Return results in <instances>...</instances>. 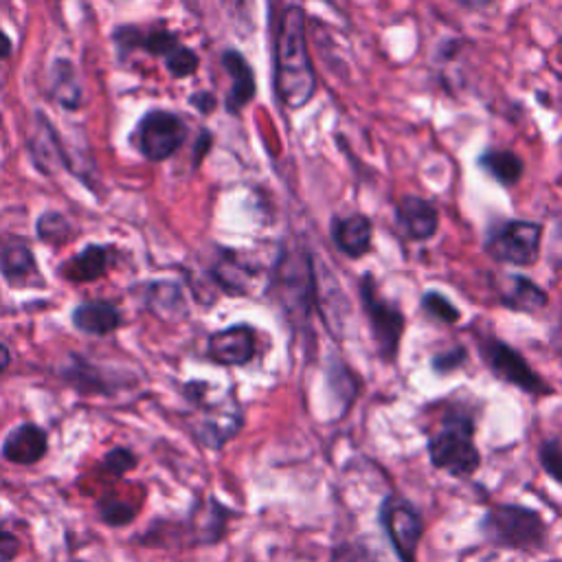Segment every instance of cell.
<instances>
[{"instance_id":"cell-1","label":"cell","mask_w":562,"mask_h":562,"mask_svg":"<svg viewBox=\"0 0 562 562\" xmlns=\"http://www.w3.org/2000/svg\"><path fill=\"white\" fill-rule=\"evenodd\" d=\"M274 92L285 110L305 108L316 94V70L307 48V15L301 4L283 9L274 35Z\"/></svg>"},{"instance_id":"cell-2","label":"cell","mask_w":562,"mask_h":562,"mask_svg":"<svg viewBox=\"0 0 562 562\" xmlns=\"http://www.w3.org/2000/svg\"><path fill=\"white\" fill-rule=\"evenodd\" d=\"M316 272L312 255L303 244H281L272 274H270V294L279 305L285 323L292 327V334H303L314 340L312 316L316 310Z\"/></svg>"},{"instance_id":"cell-3","label":"cell","mask_w":562,"mask_h":562,"mask_svg":"<svg viewBox=\"0 0 562 562\" xmlns=\"http://www.w3.org/2000/svg\"><path fill=\"white\" fill-rule=\"evenodd\" d=\"M474 430L476 426L470 411L459 406H448L441 411L426 441L430 463L457 479L472 476L481 465Z\"/></svg>"},{"instance_id":"cell-4","label":"cell","mask_w":562,"mask_h":562,"mask_svg":"<svg viewBox=\"0 0 562 562\" xmlns=\"http://www.w3.org/2000/svg\"><path fill=\"white\" fill-rule=\"evenodd\" d=\"M184 400L198 413V419L191 424V432L202 446L220 450L239 432L244 424V413L231 391L211 397V384L193 380L184 384Z\"/></svg>"},{"instance_id":"cell-5","label":"cell","mask_w":562,"mask_h":562,"mask_svg":"<svg viewBox=\"0 0 562 562\" xmlns=\"http://www.w3.org/2000/svg\"><path fill=\"white\" fill-rule=\"evenodd\" d=\"M481 531L487 542L503 549L533 551L547 542V525L542 516L525 505L501 503L485 512Z\"/></svg>"},{"instance_id":"cell-6","label":"cell","mask_w":562,"mask_h":562,"mask_svg":"<svg viewBox=\"0 0 562 562\" xmlns=\"http://www.w3.org/2000/svg\"><path fill=\"white\" fill-rule=\"evenodd\" d=\"M358 292H360V303L364 307L380 358L384 362H395L400 353L404 327H406V318L402 310L382 296L378 281L371 272L362 274L358 283Z\"/></svg>"},{"instance_id":"cell-7","label":"cell","mask_w":562,"mask_h":562,"mask_svg":"<svg viewBox=\"0 0 562 562\" xmlns=\"http://www.w3.org/2000/svg\"><path fill=\"white\" fill-rule=\"evenodd\" d=\"M540 241L542 224L531 220H505L487 231L483 248L501 263L527 268L538 261Z\"/></svg>"},{"instance_id":"cell-8","label":"cell","mask_w":562,"mask_h":562,"mask_svg":"<svg viewBox=\"0 0 562 562\" xmlns=\"http://www.w3.org/2000/svg\"><path fill=\"white\" fill-rule=\"evenodd\" d=\"M479 353L485 362V367L505 384H512L529 395H549L551 386L542 380V375L531 369V364L525 360L520 351L509 347L505 340H498L494 336H481Z\"/></svg>"},{"instance_id":"cell-9","label":"cell","mask_w":562,"mask_h":562,"mask_svg":"<svg viewBox=\"0 0 562 562\" xmlns=\"http://www.w3.org/2000/svg\"><path fill=\"white\" fill-rule=\"evenodd\" d=\"M380 525L400 562H417L424 536L422 514L404 496L389 494L380 505Z\"/></svg>"},{"instance_id":"cell-10","label":"cell","mask_w":562,"mask_h":562,"mask_svg":"<svg viewBox=\"0 0 562 562\" xmlns=\"http://www.w3.org/2000/svg\"><path fill=\"white\" fill-rule=\"evenodd\" d=\"M184 136L187 125L178 114L167 110H149L138 121L136 147L147 160L160 162L180 149Z\"/></svg>"},{"instance_id":"cell-11","label":"cell","mask_w":562,"mask_h":562,"mask_svg":"<svg viewBox=\"0 0 562 562\" xmlns=\"http://www.w3.org/2000/svg\"><path fill=\"white\" fill-rule=\"evenodd\" d=\"M257 334L248 323H235L213 331L206 342V353L222 367H244L255 358Z\"/></svg>"},{"instance_id":"cell-12","label":"cell","mask_w":562,"mask_h":562,"mask_svg":"<svg viewBox=\"0 0 562 562\" xmlns=\"http://www.w3.org/2000/svg\"><path fill=\"white\" fill-rule=\"evenodd\" d=\"M231 516H233V512L226 505H222L215 496L198 501L191 507L187 520L182 522L189 544L206 547V544L220 542L226 533Z\"/></svg>"},{"instance_id":"cell-13","label":"cell","mask_w":562,"mask_h":562,"mask_svg":"<svg viewBox=\"0 0 562 562\" xmlns=\"http://www.w3.org/2000/svg\"><path fill=\"white\" fill-rule=\"evenodd\" d=\"M395 226L413 241H428L439 228V209L432 200L406 193L395 202Z\"/></svg>"},{"instance_id":"cell-14","label":"cell","mask_w":562,"mask_h":562,"mask_svg":"<svg viewBox=\"0 0 562 562\" xmlns=\"http://www.w3.org/2000/svg\"><path fill=\"white\" fill-rule=\"evenodd\" d=\"M0 272L13 288H33L35 283H44L33 250L20 237H7L0 241Z\"/></svg>"},{"instance_id":"cell-15","label":"cell","mask_w":562,"mask_h":562,"mask_svg":"<svg viewBox=\"0 0 562 562\" xmlns=\"http://www.w3.org/2000/svg\"><path fill=\"white\" fill-rule=\"evenodd\" d=\"M2 457L15 465L40 463L48 452V432L33 422L13 426L0 446Z\"/></svg>"},{"instance_id":"cell-16","label":"cell","mask_w":562,"mask_h":562,"mask_svg":"<svg viewBox=\"0 0 562 562\" xmlns=\"http://www.w3.org/2000/svg\"><path fill=\"white\" fill-rule=\"evenodd\" d=\"M143 303L145 310L162 323H180L189 316L184 290L173 279H156L145 283Z\"/></svg>"},{"instance_id":"cell-17","label":"cell","mask_w":562,"mask_h":562,"mask_svg":"<svg viewBox=\"0 0 562 562\" xmlns=\"http://www.w3.org/2000/svg\"><path fill=\"white\" fill-rule=\"evenodd\" d=\"M222 68L226 70L228 79H231V90L226 94V110L231 114H239L257 94V79H255V70L248 64V59L235 50V48H226L220 57Z\"/></svg>"},{"instance_id":"cell-18","label":"cell","mask_w":562,"mask_h":562,"mask_svg":"<svg viewBox=\"0 0 562 562\" xmlns=\"http://www.w3.org/2000/svg\"><path fill=\"white\" fill-rule=\"evenodd\" d=\"M329 235L334 246L347 255L349 259H360L371 250L373 241V224L362 213L338 215L329 224Z\"/></svg>"},{"instance_id":"cell-19","label":"cell","mask_w":562,"mask_h":562,"mask_svg":"<svg viewBox=\"0 0 562 562\" xmlns=\"http://www.w3.org/2000/svg\"><path fill=\"white\" fill-rule=\"evenodd\" d=\"M114 261L112 248L103 244H88L77 255L59 266V277L68 283H90L101 279Z\"/></svg>"},{"instance_id":"cell-20","label":"cell","mask_w":562,"mask_h":562,"mask_svg":"<svg viewBox=\"0 0 562 562\" xmlns=\"http://www.w3.org/2000/svg\"><path fill=\"white\" fill-rule=\"evenodd\" d=\"M70 321L81 334L108 336L123 325V314L110 301H83L70 312Z\"/></svg>"},{"instance_id":"cell-21","label":"cell","mask_w":562,"mask_h":562,"mask_svg":"<svg viewBox=\"0 0 562 562\" xmlns=\"http://www.w3.org/2000/svg\"><path fill=\"white\" fill-rule=\"evenodd\" d=\"M61 378L83 395H92V393L108 395L116 391V382H112L114 378H108V373L101 367L75 353L68 358L66 367L61 369Z\"/></svg>"},{"instance_id":"cell-22","label":"cell","mask_w":562,"mask_h":562,"mask_svg":"<svg viewBox=\"0 0 562 562\" xmlns=\"http://www.w3.org/2000/svg\"><path fill=\"white\" fill-rule=\"evenodd\" d=\"M213 283L226 292V294H248L252 288V279H255V270L241 261L235 252L231 250H222V255L215 259V263L209 270Z\"/></svg>"},{"instance_id":"cell-23","label":"cell","mask_w":562,"mask_h":562,"mask_svg":"<svg viewBox=\"0 0 562 562\" xmlns=\"http://www.w3.org/2000/svg\"><path fill=\"white\" fill-rule=\"evenodd\" d=\"M476 165L501 187H514L520 182L525 173V162L522 158L512 151V149H501V147H490L479 154Z\"/></svg>"},{"instance_id":"cell-24","label":"cell","mask_w":562,"mask_h":562,"mask_svg":"<svg viewBox=\"0 0 562 562\" xmlns=\"http://www.w3.org/2000/svg\"><path fill=\"white\" fill-rule=\"evenodd\" d=\"M547 301H549L547 292L536 281H531L529 277H522V274L512 277L509 285H505L501 292V303L507 310H516V312L542 310L547 305Z\"/></svg>"},{"instance_id":"cell-25","label":"cell","mask_w":562,"mask_h":562,"mask_svg":"<svg viewBox=\"0 0 562 562\" xmlns=\"http://www.w3.org/2000/svg\"><path fill=\"white\" fill-rule=\"evenodd\" d=\"M50 94L53 99L66 108L72 110L81 101V83L77 79V72L68 59H55L50 68Z\"/></svg>"},{"instance_id":"cell-26","label":"cell","mask_w":562,"mask_h":562,"mask_svg":"<svg viewBox=\"0 0 562 562\" xmlns=\"http://www.w3.org/2000/svg\"><path fill=\"white\" fill-rule=\"evenodd\" d=\"M35 233L40 237V241L48 244V246H64L66 241H70L72 237V226L68 222L66 215H61L59 211H44L37 222H35Z\"/></svg>"},{"instance_id":"cell-27","label":"cell","mask_w":562,"mask_h":562,"mask_svg":"<svg viewBox=\"0 0 562 562\" xmlns=\"http://www.w3.org/2000/svg\"><path fill=\"white\" fill-rule=\"evenodd\" d=\"M138 514V507L130 501H121L114 496H103L97 501V516L108 527H125L134 522Z\"/></svg>"},{"instance_id":"cell-28","label":"cell","mask_w":562,"mask_h":562,"mask_svg":"<svg viewBox=\"0 0 562 562\" xmlns=\"http://www.w3.org/2000/svg\"><path fill=\"white\" fill-rule=\"evenodd\" d=\"M162 59H165V68H167L169 75L176 77V79L191 77V75L198 70V66H200L198 53H195L193 48L180 44V42H178Z\"/></svg>"},{"instance_id":"cell-29","label":"cell","mask_w":562,"mask_h":562,"mask_svg":"<svg viewBox=\"0 0 562 562\" xmlns=\"http://www.w3.org/2000/svg\"><path fill=\"white\" fill-rule=\"evenodd\" d=\"M422 307H424V312H426L428 316H432L435 321H439V323H443V325H452V323H457V321L461 318V314H459V310L454 307V303L448 301V296H443V294L437 292V290H430V292L424 294Z\"/></svg>"},{"instance_id":"cell-30","label":"cell","mask_w":562,"mask_h":562,"mask_svg":"<svg viewBox=\"0 0 562 562\" xmlns=\"http://www.w3.org/2000/svg\"><path fill=\"white\" fill-rule=\"evenodd\" d=\"M136 465H138V457L125 446H114L103 457V470L112 476H123L132 472Z\"/></svg>"},{"instance_id":"cell-31","label":"cell","mask_w":562,"mask_h":562,"mask_svg":"<svg viewBox=\"0 0 562 562\" xmlns=\"http://www.w3.org/2000/svg\"><path fill=\"white\" fill-rule=\"evenodd\" d=\"M538 461L542 465V470L562 485V441L558 439H549L540 446L538 450Z\"/></svg>"},{"instance_id":"cell-32","label":"cell","mask_w":562,"mask_h":562,"mask_svg":"<svg viewBox=\"0 0 562 562\" xmlns=\"http://www.w3.org/2000/svg\"><path fill=\"white\" fill-rule=\"evenodd\" d=\"M329 562H380L375 553L362 542H342L334 549Z\"/></svg>"},{"instance_id":"cell-33","label":"cell","mask_w":562,"mask_h":562,"mask_svg":"<svg viewBox=\"0 0 562 562\" xmlns=\"http://www.w3.org/2000/svg\"><path fill=\"white\" fill-rule=\"evenodd\" d=\"M465 349L463 347H450V349H446V351H439V353H435L432 356V360H430V364H432V371L435 373H439V375H443V373H450V371H454V369H459L463 362H465Z\"/></svg>"},{"instance_id":"cell-34","label":"cell","mask_w":562,"mask_h":562,"mask_svg":"<svg viewBox=\"0 0 562 562\" xmlns=\"http://www.w3.org/2000/svg\"><path fill=\"white\" fill-rule=\"evenodd\" d=\"M18 553H20V538L13 531L0 527V562H13Z\"/></svg>"},{"instance_id":"cell-35","label":"cell","mask_w":562,"mask_h":562,"mask_svg":"<svg viewBox=\"0 0 562 562\" xmlns=\"http://www.w3.org/2000/svg\"><path fill=\"white\" fill-rule=\"evenodd\" d=\"M189 101H191V105L200 114H211L215 110V105H217V99H215V94L211 90H198V92H193L189 97Z\"/></svg>"},{"instance_id":"cell-36","label":"cell","mask_w":562,"mask_h":562,"mask_svg":"<svg viewBox=\"0 0 562 562\" xmlns=\"http://www.w3.org/2000/svg\"><path fill=\"white\" fill-rule=\"evenodd\" d=\"M222 2H224V7L228 9V13H231L233 18L244 20V22H248V26H252V24H250L252 0H222Z\"/></svg>"},{"instance_id":"cell-37","label":"cell","mask_w":562,"mask_h":562,"mask_svg":"<svg viewBox=\"0 0 562 562\" xmlns=\"http://www.w3.org/2000/svg\"><path fill=\"white\" fill-rule=\"evenodd\" d=\"M211 145H213V136H211V132L202 130V132H200V136H198L195 149H193V158H195V165H200V160H202V158H204V154L211 149Z\"/></svg>"},{"instance_id":"cell-38","label":"cell","mask_w":562,"mask_h":562,"mask_svg":"<svg viewBox=\"0 0 562 562\" xmlns=\"http://www.w3.org/2000/svg\"><path fill=\"white\" fill-rule=\"evenodd\" d=\"M13 50V42L9 40V35L0 29V59H7Z\"/></svg>"},{"instance_id":"cell-39","label":"cell","mask_w":562,"mask_h":562,"mask_svg":"<svg viewBox=\"0 0 562 562\" xmlns=\"http://www.w3.org/2000/svg\"><path fill=\"white\" fill-rule=\"evenodd\" d=\"M11 364V351L4 342H0V373Z\"/></svg>"},{"instance_id":"cell-40","label":"cell","mask_w":562,"mask_h":562,"mask_svg":"<svg viewBox=\"0 0 562 562\" xmlns=\"http://www.w3.org/2000/svg\"><path fill=\"white\" fill-rule=\"evenodd\" d=\"M454 2L465 9H481V7H487L492 0H454Z\"/></svg>"},{"instance_id":"cell-41","label":"cell","mask_w":562,"mask_h":562,"mask_svg":"<svg viewBox=\"0 0 562 562\" xmlns=\"http://www.w3.org/2000/svg\"><path fill=\"white\" fill-rule=\"evenodd\" d=\"M553 340H555V347H558V351L562 353V321H560V325H558V329H555V336H553Z\"/></svg>"}]
</instances>
